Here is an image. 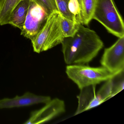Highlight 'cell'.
Segmentation results:
<instances>
[{
	"label": "cell",
	"instance_id": "obj_3",
	"mask_svg": "<svg viewBox=\"0 0 124 124\" xmlns=\"http://www.w3.org/2000/svg\"><path fill=\"white\" fill-rule=\"evenodd\" d=\"M66 72L69 79L80 90L91 85H96L111 79L116 74L103 67H91L85 64L67 65Z\"/></svg>",
	"mask_w": 124,
	"mask_h": 124
},
{
	"label": "cell",
	"instance_id": "obj_11",
	"mask_svg": "<svg viewBox=\"0 0 124 124\" xmlns=\"http://www.w3.org/2000/svg\"><path fill=\"white\" fill-rule=\"evenodd\" d=\"M97 0H82V9L76 21L83 25H88L93 19Z\"/></svg>",
	"mask_w": 124,
	"mask_h": 124
},
{
	"label": "cell",
	"instance_id": "obj_2",
	"mask_svg": "<svg viewBox=\"0 0 124 124\" xmlns=\"http://www.w3.org/2000/svg\"><path fill=\"white\" fill-rule=\"evenodd\" d=\"M64 38L62 29L61 14L54 12L47 18L44 26L33 42L34 52L38 53L48 50L61 44Z\"/></svg>",
	"mask_w": 124,
	"mask_h": 124
},
{
	"label": "cell",
	"instance_id": "obj_6",
	"mask_svg": "<svg viewBox=\"0 0 124 124\" xmlns=\"http://www.w3.org/2000/svg\"><path fill=\"white\" fill-rule=\"evenodd\" d=\"M47 17L42 8L30 0L28 14L21 34L33 42L44 26Z\"/></svg>",
	"mask_w": 124,
	"mask_h": 124
},
{
	"label": "cell",
	"instance_id": "obj_15",
	"mask_svg": "<svg viewBox=\"0 0 124 124\" xmlns=\"http://www.w3.org/2000/svg\"><path fill=\"white\" fill-rule=\"evenodd\" d=\"M124 71L117 74L112 78V92L111 97L122 91L124 88Z\"/></svg>",
	"mask_w": 124,
	"mask_h": 124
},
{
	"label": "cell",
	"instance_id": "obj_9",
	"mask_svg": "<svg viewBox=\"0 0 124 124\" xmlns=\"http://www.w3.org/2000/svg\"><path fill=\"white\" fill-rule=\"evenodd\" d=\"M50 96L38 95L29 92L21 96L13 98H5L0 100V109L28 106L39 103H47L51 100Z\"/></svg>",
	"mask_w": 124,
	"mask_h": 124
},
{
	"label": "cell",
	"instance_id": "obj_4",
	"mask_svg": "<svg viewBox=\"0 0 124 124\" xmlns=\"http://www.w3.org/2000/svg\"><path fill=\"white\" fill-rule=\"evenodd\" d=\"M93 19L110 34L118 38L124 37V22L114 0H97Z\"/></svg>",
	"mask_w": 124,
	"mask_h": 124
},
{
	"label": "cell",
	"instance_id": "obj_14",
	"mask_svg": "<svg viewBox=\"0 0 124 124\" xmlns=\"http://www.w3.org/2000/svg\"><path fill=\"white\" fill-rule=\"evenodd\" d=\"M59 13L61 16L71 21L76 22V17L71 13L69 8L70 0H55Z\"/></svg>",
	"mask_w": 124,
	"mask_h": 124
},
{
	"label": "cell",
	"instance_id": "obj_5",
	"mask_svg": "<svg viewBox=\"0 0 124 124\" xmlns=\"http://www.w3.org/2000/svg\"><path fill=\"white\" fill-rule=\"evenodd\" d=\"M111 79L106 81L97 92L96 91V85L88 86L80 90V93L77 96L78 106L74 115L96 107L111 98Z\"/></svg>",
	"mask_w": 124,
	"mask_h": 124
},
{
	"label": "cell",
	"instance_id": "obj_13",
	"mask_svg": "<svg viewBox=\"0 0 124 124\" xmlns=\"http://www.w3.org/2000/svg\"><path fill=\"white\" fill-rule=\"evenodd\" d=\"M62 29L64 38L72 37L79 29L80 23L69 20L61 15Z\"/></svg>",
	"mask_w": 124,
	"mask_h": 124
},
{
	"label": "cell",
	"instance_id": "obj_17",
	"mask_svg": "<svg viewBox=\"0 0 124 124\" xmlns=\"http://www.w3.org/2000/svg\"><path fill=\"white\" fill-rule=\"evenodd\" d=\"M78 3H79V5L80 8V12L81 11L82 9V0H77Z\"/></svg>",
	"mask_w": 124,
	"mask_h": 124
},
{
	"label": "cell",
	"instance_id": "obj_1",
	"mask_svg": "<svg viewBox=\"0 0 124 124\" xmlns=\"http://www.w3.org/2000/svg\"><path fill=\"white\" fill-rule=\"evenodd\" d=\"M61 44L64 62L68 65L87 64L104 46L95 31L81 24L74 35L65 38Z\"/></svg>",
	"mask_w": 124,
	"mask_h": 124
},
{
	"label": "cell",
	"instance_id": "obj_12",
	"mask_svg": "<svg viewBox=\"0 0 124 124\" xmlns=\"http://www.w3.org/2000/svg\"><path fill=\"white\" fill-rule=\"evenodd\" d=\"M22 0H0V25L8 24L11 12Z\"/></svg>",
	"mask_w": 124,
	"mask_h": 124
},
{
	"label": "cell",
	"instance_id": "obj_7",
	"mask_svg": "<svg viewBox=\"0 0 124 124\" xmlns=\"http://www.w3.org/2000/svg\"><path fill=\"white\" fill-rule=\"evenodd\" d=\"M118 38L104 49L100 62L102 67L115 74L124 71V37Z\"/></svg>",
	"mask_w": 124,
	"mask_h": 124
},
{
	"label": "cell",
	"instance_id": "obj_10",
	"mask_svg": "<svg viewBox=\"0 0 124 124\" xmlns=\"http://www.w3.org/2000/svg\"><path fill=\"white\" fill-rule=\"evenodd\" d=\"M30 0H22L11 12L8 24L21 30L22 29L28 14Z\"/></svg>",
	"mask_w": 124,
	"mask_h": 124
},
{
	"label": "cell",
	"instance_id": "obj_8",
	"mask_svg": "<svg viewBox=\"0 0 124 124\" xmlns=\"http://www.w3.org/2000/svg\"><path fill=\"white\" fill-rule=\"evenodd\" d=\"M66 111L65 103L60 99H51L45 104L43 107L31 113L25 124H37L45 123L55 118Z\"/></svg>",
	"mask_w": 124,
	"mask_h": 124
},
{
	"label": "cell",
	"instance_id": "obj_16",
	"mask_svg": "<svg viewBox=\"0 0 124 124\" xmlns=\"http://www.w3.org/2000/svg\"><path fill=\"white\" fill-rule=\"evenodd\" d=\"M42 8L48 16L54 12H58L55 0H31Z\"/></svg>",
	"mask_w": 124,
	"mask_h": 124
}]
</instances>
